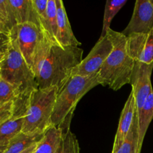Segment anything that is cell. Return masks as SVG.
<instances>
[{
  "mask_svg": "<svg viewBox=\"0 0 153 153\" xmlns=\"http://www.w3.org/2000/svg\"><path fill=\"white\" fill-rule=\"evenodd\" d=\"M84 50L79 46L50 45L35 73L38 89L58 87V91L71 78L73 70L83 60Z\"/></svg>",
  "mask_w": 153,
  "mask_h": 153,
  "instance_id": "6da1fadb",
  "label": "cell"
},
{
  "mask_svg": "<svg viewBox=\"0 0 153 153\" xmlns=\"http://www.w3.org/2000/svg\"><path fill=\"white\" fill-rule=\"evenodd\" d=\"M107 35L113 44L109 55L97 76L100 85L118 91L129 84L135 61L127 51V38L121 32L108 30Z\"/></svg>",
  "mask_w": 153,
  "mask_h": 153,
  "instance_id": "7a4b0ae2",
  "label": "cell"
},
{
  "mask_svg": "<svg viewBox=\"0 0 153 153\" xmlns=\"http://www.w3.org/2000/svg\"><path fill=\"white\" fill-rule=\"evenodd\" d=\"M98 73L90 76L71 77L58 91L54 106L51 124L67 132L70 130V124L77 104L81 99L91 89L100 85Z\"/></svg>",
  "mask_w": 153,
  "mask_h": 153,
  "instance_id": "3957f363",
  "label": "cell"
},
{
  "mask_svg": "<svg viewBox=\"0 0 153 153\" xmlns=\"http://www.w3.org/2000/svg\"><path fill=\"white\" fill-rule=\"evenodd\" d=\"M0 78L11 84L22 95H31L38 89L35 75L21 55L12 33L7 53L0 64Z\"/></svg>",
  "mask_w": 153,
  "mask_h": 153,
  "instance_id": "277c9868",
  "label": "cell"
},
{
  "mask_svg": "<svg viewBox=\"0 0 153 153\" xmlns=\"http://www.w3.org/2000/svg\"><path fill=\"white\" fill-rule=\"evenodd\" d=\"M58 93V87L37 89L31 94L25 112L22 132L43 134L52 126L51 119Z\"/></svg>",
  "mask_w": 153,
  "mask_h": 153,
  "instance_id": "5b68a950",
  "label": "cell"
},
{
  "mask_svg": "<svg viewBox=\"0 0 153 153\" xmlns=\"http://www.w3.org/2000/svg\"><path fill=\"white\" fill-rule=\"evenodd\" d=\"M19 50L34 74L51 44L33 22L16 25L11 29Z\"/></svg>",
  "mask_w": 153,
  "mask_h": 153,
  "instance_id": "8992f818",
  "label": "cell"
},
{
  "mask_svg": "<svg viewBox=\"0 0 153 153\" xmlns=\"http://www.w3.org/2000/svg\"><path fill=\"white\" fill-rule=\"evenodd\" d=\"M112 50L113 44L108 36L100 38L89 54L73 70L71 77H86L98 73Z\"/></svg>",
  "mask_w": 153,
  "mask_h": 153,
  "instance_id": "52a82bcc",
  "label": "cell"
},
{
  "mask_svg": "<svg viewBox=\"0 0 153 153\" xmlns=\"http://www.w3.org/2000/svg\"><path fill=\"white\" fill-rule=\"evenodd\" d=\"M153 70V63L146 64L135 61L129 84L134 95L137 106V114L141 110L150 93L153 91L151 76Z\"/></svg>",
  "mask_w": 153,
  "mask_h": 153,
  "instance_id": "ba28073f",
  "label": "cell"
},
{
  "mask_svg": "<svg viewBox=\"0 0 153 153\" xmlns=\"http://www.w3.org/2000/svg\"><path fill=\"white\" fill-rule=\"evenodd\" d=\"M31 95L23 96L16 100L12 116L0 125V147L7 146L13 137L22 131L25 112Z\"/></svg>",
  "mask_w": 153,
  "mask_h": 153,
  "instance_id": "9c48e42d",
  "label": "cell"
},
{
  "mask_svg": "<svg viewBox=\"0 0 153 153\" xmlns=\"http://www.w3.org/2000/svg\"><path fill=\"white\" fill-rule=\"evenodd\" d=\"M153 27V5L150 0H137L132 16L122 31L126 37L132 34H146Z\"/></svg>",
  "mask_w": 153,
  "mask_h": 153,
  "instance_id": "30bf717a",
  "label": "cell"
},
{
  "mask_svg": "<svg viewBox=\"0 0 153 153\" xmlns=\"http://www.w3.org/2000/svg\"><path fill=\"white\" fill-rule=\"evenodd\" d=\"M127 51L135 61L153 63V27L146 34H132L126 37Z\"/></svg>",
  "mask_w": 153,
  "mask_h": 153,
  "instance_id": "8fae6325",
  "label": "cell"
},
{
  "mask_svg": "<svg viewBox=\"0 0 153 153\" xmlns=\"http://www.w3.org/2000/svg\"><path fill=\"white\" fill-rule=\"evenodd\" d=\"M137 116V106H136L133 93L131 91L126 102L123 109L121 112L119 125H118L117 131L116 135H115L112 150L116 149L122 144L126 136L128 135Z\"/></svg>",
  "mask_w": 153,
  "mask_h": 153,
  "instance_id": "7c38bea8",
  "label": "cell"
},
{
  "mask_svg": "<svg viewBox=\"0 0 153 153\" xmlns=\"http://www.w3.org/2000/svg\"><path fill=\"white\" fill-rule=\"evenodd\" d=\"M58 19V38L61 46H79L82 43L77 40L68 19L62 0H55Z\"/></svg>",
  "mask_w": 153,
  "mask_h": 153,
  "instance_id": "4fadbf2b",
  "label": "cell"
},
{
  "mask_svg": "<svg viewBox=\"0 0 153 153\" xmlns=\"http://www.w3.org/2000/svg\"><path fill=\"white\" fill-rule=\"evenodd\" d=\"M16 25L33 22L39 27L37 13L32 4V0H8Z\"/></svg>",
  "mask_w": 153,
  "mask_h": 153,
  "instance_id": "5bb4252c",
  "label": "cell"
},
{
  "mask_svg": "<svg viewBox=\"0 0 153 153\" xmlns=\"http://www.w3.org/2000/svg\"><path fill=\"white\" fill-rule=\"evenodd\" d=\"M63 131L57 127H49L43 138L37 143L33 153H55L62 138Z\"/></svg>",
  "mask_w": 153,
  "mask_h": 153,
  "instance_id": "9a60e30c",
  "label": "cell"
},
{
  "mask_svg": "<svg viewBox=\"0 0 153 153\" xmlns=\"http://www.w3.org/2000/svg\"><path fill=\"white\" fill-rule=\"evenodd\" d=\"M138 117V147L141 151L145 135L153 119V91L145 102L141 110L137 114Z\"/></svg>",
  "mask_w": 153,
  "mask_h": 153,
  "instance_id": "2e32d148",
  "label": "cell"
},
{
  "mask_svg": "<svg viewBox=\"0 0 153 153\" xmlns=\"http://www.w3.org/2000/svg\"><path fill=\"white\" fill-rule=\"evenodd\" d=\"M43 134H28L21 132L8 143L3 153H22L43 138Z\"/></svg>",
  "mask_w": 153,
  "mask_h": 153,
  "instance_id": "e0dca14e",
  "label": "cell"
},
{
  "mask_svg": "<svg viewBox=\"0 0 153 153\" xmlns=\"http://www.w3.org/2000/svg\"><path fill=\"white\" fill-rule=\"evenodd\" d=\"M138 147V117L135 118L128 135L122 144L112 153H140Z\"/></svg>",
  "mask_w": 153,
  "mask_h": 153,
  "instance_id": "ac0fdd59",
  "label": "cell"
},
{
  "mask_svg": "<svg viewBox=\"0 0 153 153\" xmlns=\"http://www.w3.org/2000/svg\"><path fill=\"white\" fill-rule=\"evenodd\" d=\"M127 0H108L106 1L105 7L104 19H103V26L100 38H103L107 35L108 30L110 28L111 21L117 13L125 5Z\"/></svg>",
  "mask_w": 153,
  "mask_h": 153,
  "instance_id": "d6986e66",
  "label": "cell"
},
{
  "mask_svg": "<svg viewBox=\"0 0 153 153\" xmlns=\"http://www.w3.org/2000/svg\"><path fill=\"white\" fill-rule=\"evenodd\" d=\"M47 17L49 41L52 45L61 46L58 38V19H57V5L55 0H48Z\"/></svg>",
  "mask_w": 153,
  "mask_h": 153,
  "instance_id": "ffe728a7",
  "label": "cell"
},
{
  "mask_svg": "<svg viewBox=\"0 0 153 153\" xmlns=\"http://www.w3.org/2000/svg\"><path fill=\"white\" fill-rule=\"evenodd\" d=\"M23 96L29 95H22L11 84L0 78V107L10 102H16Z\"/></svg>",
  "mask_w": 153,
  "mask_h": 153,
  "instance_id": "44dd1931",
  "label": "cell"
},
{
  "mask_svg": "<svg viewBox=\"0 0 153 153\" xmlns=\"http://www.w3.org/2000/svg\"><path fill=\"white\" fill-rule=\"evenodd\" d=\"M79 140L76 136L69 130L63 132L62 138L55 153H81Z\"/></svg>",
  "mask_w": 153,
  "mask_h": 153,
  "instance_id": "7402d4cb",
  "label": "cell"
},
{
  "mask_svg": "<svg viewBox=\"0 0 153 153\" xmlns=\"http://www.w3.org/2000/svg\"><path fill=\"white\" fill-rule=\"evenodd\" d=\"M0 17L4 19L10 30L16 25L13 10L8 0H0Z\"/></svg>",
  "mask_w": 153,
  "mask_h": 153,
  "instance_id": "603a6c76",
  "label": "cell"
},
{
  "mask_svg": "<svg viewBox=\"0 0 153 153\" xmlns=\"http://www.w3.org/2000/svg\"><path fill=\"white\" fill-rule=\"evenodd\" d=\"M14 108L15 102H10L0 107V125L12 116Z\"/></svg>",
  "mask_w": 153,
  "mask_h": 153,
  "instance_id": "cb8c5ba5",
  "label": "cell"
},
{
  "mask_svg": "<svg viewBox=\"0 0 153 153\" xmlns=\"http://www.w3.org/2000/svg\"><path fill=\"white\" fill-rule=\"evenodd\" d=\"M11 36V30L4 24L0 23V45L9 43Z\"/></svg>",
  "mask_w": 153,
  "mask_h": 153,
  "instance_id": "d4e9b609",
  "label": "cell"
},
{
  "mask_svg": "<svg viewBox=\"0 0 153 153\" xmlns=\"http://www.w3.org/2000/svg\"><path fill=\"white\" fill-rule=\"evenodd\" d=\"M8 43L4 45H0V64L4 59L6 53H7V49H8Z\"/></svg>",
  "mask_w": 153,
  "mask_h": 153,
  "instance_id": "484cf974",
  "label": "cell"
},
{
  "mask_svg": "<svg viewBox=\"0 0 153 153\" xmlns=\"http://www.w3.org/2000/svg\"><path fill=\"white\" fill-rule=\"evenodd\" d=\"M37 144L33 145L32 146H31V147H29L28 149H27L26 150H25L24 152H22V153H33V152H34V149H35L36 146H37Z\"/></svg>",
  "mask_w": 153,
  "mask_h": 153,
  "instance_id": "4316f807",
  "label": "cell"
},
{
  "mask_svg": "<svg viewBox=\"0 0 153 153\" xmlns=\"http://www.w3.org/2000/svg\"><path fill=\"white\" fill-rule=\"evenodd\" d=\"M0 23H1V24H4V25H7V26L8 27V25H7V23H6V22H4V19H3L2 18H1V17H0ZM8 28H9V27H8Z\"/></svg>",
  "mask_w": 153,
  "mask_h": 153,
  "instance_id": "83f0119b",
  "label": "cell"
},
{
  "mask_svg": "<svg viewBox=\"0 0 153 153\" xmlns=\"http://www.w3.org/2000/svg\"><path fill=\"white\" fill-rule=\"evenodd\" d=\"M5 148H6V146H3V147H0V152H1V151H2V150H4V149H5Z\"/></svg>",
  "mask_w": 153,
  "mask_h": 153,
  "instance_id": "f1b7e54d",
  "label": "cell"
},
{
  "mask_svg": "<svg viewBox=\"0 0 153 153\" xmlns=\"http://www.w3.org/2000/svg\"><path fill=\"white\" fill-rule=\"evenodd\" d=\"M150 1H151V3H152V4L153 5V0H150Z\"/></svg>",
  "mask_w": 153,
  "mask_h": 153,
  "instance_id": "f546056e",
  "label": "cell"
},
{
  "mask_svg": "<svg viewBox=\"0 0 153 153\" xmlns=\"http://www.w3.org/2000/svg\"><path fill=\"white\" fill-rule=\"evenodd\" d=\"M4 150H2V151H1V152H0V153H3V152H4Z\"/></svg>",
  "mask_w": 153,
  "mask_h": 153,
  "instance_id": "4dcf8cb0",
  "label": "cell"
}]
</instances>
